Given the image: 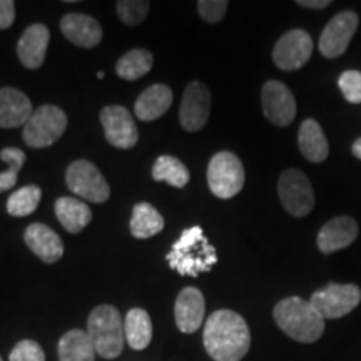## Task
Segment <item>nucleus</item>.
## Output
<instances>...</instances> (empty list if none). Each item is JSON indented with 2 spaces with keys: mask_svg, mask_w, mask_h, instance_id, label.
I'll list each match as a JSON object with an SVG mask.
<instances>
[{
  "mask_svg": "<svg viewBox=\"0 0 361 361\" xmlns=\"http://www.w3.org/2000/svg\"><path fill=\"white\" fill-rule=\"evenodd\" d=\"M202 341L214 361H241L251 348L250 326L236 311L218 310L206 319Z\"/></svg>",
  "mask_w": 361,
  "mask_h": 361,
  "instance_id": "obj_1",
  "label": "nucleus"
},
{
  "mask_svg": "<svg viewBox=\"0 0 361 361\" xmlns=\"http://www.w3.org/2000/svg\"><path fill=\"white\" fill-rule=\"evenodd\" d=\"M171 269L178 271L180 276L197 278L201 273H207L218 263L214 246L207 241L201 226L184 229L171 251L166 255Z\"/></svg>",
  "mask_w": 361,
  "mask_h": 361,
  "instance_id": "obj_2",
  "label": "nucleus"
},
{
  "mask_svg": "<svg viewBox=\"0 0 361 361\" xmlns=\"http://www.w3.org/2000/svg\"><path fill=\"white\" fill-rule=\"evenodd\" d=\"M273 318L279 329L298 343H314L323 336L324 319L310 301L298 296L284 298L274 306Z\"/></svg>",
  "mask_w": 361,
  "mask_h": 361,
  "instance_id": "obj_3",
  "label": "nucleus"
},
{
  "mask_svg": "<svg viewBox=\"0 0 361 361\" xmlns=\"http://www.w3.org/2000/svg\"><path fill=\"white\" fill-rule=\"evenodd\" d=\"M87 335L99 356L106 360L117 358L126 343L124 318L119 310L112 305L96 306L89 314Z\"/></svg>",
  "mask_w": 361,
  "mask_h": 361,
  "instance_id": "obj_4",
  "label": "nucleus"
},
{
  "mask_svg": "<svg viewBox=\"0 0 361 361\" xmlns=\"http://www.w3.org/2000/svg\"><path fill=\"white\" fill-rule=\"evenodd\" d=\"M67 129V116L61 107L44 104L24 126V142L32 149H42L56 144Z\"/></svg>",
  "mask_w": 361,
  "mask_h": 361,
  "instance_id": "obj_5",
  "label": "nucleus"
},
{
  "mask_svg": "<svg viewBox=\"0 0 361 361\" xmlns=\"http://www.w3.org/2000/svg\"><path fill=\"white\" fill-rule=\"evenodd\" d=\"M245 168L236 154L221 151L213 156L207 166V184L219 200H231L245 186Z\"/></svg>",
  "mask_w": 361,
  "mask_h": 361,
  "instance_id": "obj_6",
  "label": "nucleus"
},
{
  "mask_svg": "<svg viewBox=\"0 0 361 361\" xmlns=\"http://www.w3.org/2000/svg\"><path fill=\"white\" fill-rule=\"evenodd\" d=\"M66 184L72 192L89 202H106L111 196V188L96 166L85 159L71 162L66 171Z\"/></svg>",
  "mask_w": 361,
  "mask_h": 361,
  "instance_id": "obj_7",
  "label": "nucleus"
},
{
  "mask_svg": "<svg viewBox=\"0 0 361 361\" xmlns=\"http://www.w3.org/2000/svg\"><path fill=\"white\" fill-rule=\"evenodd\" d=\"M279 201L295 218H303L314 207V191L308 176L300 169H288L278 180Z\"/></svg>",
  "mask_w": 361,
  "mask_h": 361,
  "instance_id": "obj_8",
  "label": "nucleus"
},
{
  "mask_svg": "<svg viewBox=\"0 0 361 361\" xmlns=\"http://www.w3.org/2000/svg\"><path fill=\"white\" fill-rule=\"evenodd\" d=\"M361 301V290L356 284L331 283L314 291L310 303L323 319H338L351 313Z\"/></svg>",
  "mask_w": 361,
  "mask_h": 361,
  "instance_id": "obj_9",
  "label": "nucleus"
},
{
  "mask_svg": "<svg viewBox=\"0 0 361 361\" xmlns=\"http://www.w3.org/2000/svg\"><path fill=\"white\" fill-rule=\"evenodd\" d=\"M211 92L206 84L194 80L184 89L179 107V123L189 133L201 130L209 121Z\"/></svg>",
  "mask_w": 361,
  "mask_h": 361,
  "instance_id": "obj_10",
  "label": "nucleus"
},
{
  "mask_svg": "<svg viewBox=\"0 0 361 361\" xmlns=\"http://www.w3.org/2000/svg\"><path fill=\"white\" fill-rule=\"evenodd\" d=\"M313 54V39L306 30H290L278 40L273 49V61L283 71H298Z\"/></svg>",
  "mask_w": 361,
  "mask_h": 361,
  "instance_id": "obj_11",
  "label": "nucleus"
},
{
  "mask_svg": "<svg viewBox=\"0 0 361 361\" xmlns=\"http://www.w3.org/2000/svg\"><path fill=\"white\" fill-rule=\"evenodd\" d=\"M266 119L278 128H286L296 117V101L290 89L279 80H268L261 90Z\"/></svg>",
  "mask_w": 361,
  "mask_h": 361,
  "instance_id": "obj_12",
  "label": "nucleus"
},
{
  "mask_svg": "<svg viewBox=\"0 0 361 361\" xmlns=\"http://www.w3.org/2000/svg\"><path fill=\"white\" fill-rule=\"evenodd\" d=\"M101 124L107 142L117 149H133L139 141L134 117L123 106H107L101 111Z\"/></svg>",
  "mask_w": 361,
  "mask_h": 361,
  "instance_id": "obj_13",
  "label": "nucleus"
},
{
  "mask_svg": "<svg viewBox=\"0 0 361 361\" xmlns=\"http://www.w3.org/2000/svg\"><path fill=\"white\" fill-rule=\"evenodd\" d=\"M358 16L353 11L336 13L319 37V52L328 59H336L345 54L358 29Z\"/></svg>",
  "mask_w": 361,
  "mask_h": 361,
  "instance_id": "obj_14",
  "label": "nucleus"
},
{
  "mask_svg": "<svg viewBox=\"0 0 361 361\" xmlns=\"http://www.w3.org/2000/svg\"><path fill=\"white\" fill-rule=\"evenodd\" d=\"M206 301L197 288L188 286L179 293L174 303V319L180 333H196L204 322Z\"/></svg>",
  "mask_w": 361,
  "mask_h": 361,
  "instance_id": "obj_15",
  "label": "nucleus"
},
{
  "mask_svg": "<svg viewBox=\"0 0 361 361\" xmlns=\"http://www.w3.org/2000/svg\"><path fill=\"white\" fill-rule=\"evenodd\" d=\"M25 245L40 261L47 264L57 263L64 256V243L54 229L42 223H34L24 233Z\"/></svg>",
  "mask_w": 361,
  "mask_h": 361,
  "instance_id": "obj_16",
  "label": "nucleus"
},
{
  "mask_svg": "<svg viewBox=\"0 0 361 361\" xmlns=\"http://www.w3.org/2000/svg\"><path fill=\"white\" fill-rule=\"evenodd\" d=\"M49 42H51V32L47 25L32 24L27 27L17 44V56L22 66L32 71L39 69L45 61Z\"/></svg>",
  "mask_w": 361,
  "mask_h": 361,
  "instance_id": "obj_17",
  "label": "nucleus"
},
{
  "mask_svg": "<svg viewBox=\"0 0 361 361\" xmlns=\"http://www.w3.org/2000/svg\"><path fill=\"white\" fill-rule=\"evenodd\" d=\"M358 223L350 216H338L328 221L318 233V247L323 255L345 250L358 236Z\"/></svg>",
  "mask_w": 361,
  "mask_h": 361,
  "instance_id": "obj_18",
  "label": "nucleus"
},
{
  "mask_svg": "<svg viewBox=\"0 0 361 361\" xmlns=\"http://www.w3.org/2000/svg\"><path fill=\"white\" fill-rule=\"evenodd\" d=\"M64 37L74 45L92 49L102 40V27L94 17L85 13H67L61 20Z\"/></svg>",
  "mask_w": 361,
  "mask_h": 361,
  "instance_id": "obj_19",
  "label": "nucleus"
},
{
  "mask_svg": "<svg viewBox=\"0 0 361 361\" xmlns=\"http://www.w3.org/2000/svg\"><path fill=\"white\" fill-rule=\"evenodd\" d=\"M32 114V102L22 90L13 87L0 89V128H20L27 124Z\"/></svg>",
  "mask_w": 361,
  "mask_h": 361,
  "instance_id": "obj_20",
  "label": "nucleus"
},
{
  "mask_svg": "<svg viewBox=\"0 0 361 361\" xmlns=\"http://www.w3.org/2000/svg\"><path fill=\"white\" fill-rule=\"evenodd\" d=\"M173 104V90L164 84H154L147 87L137 97L134 106V114L141 121H156L169 111Z\"/></svg>",
  "mask_w": 361,
  "mask_h": 361,
  "instance_id": "obj_21",
  "label": "nucleus"
},
{
  "mask_svg": "<svg viewBox=\"0 0 361 361\" xmlns=\"http://www.w3.org/2000/svg\"><path fill=\"white\" fill-rule=\"evenodd\" d=\"M298 146L310 162H323L329 154V144L322 126L314 119H306L298 133Z\"/></svg>",
  "mask_w": 361,
  "mask_h": 361,
  "instance_id": "obj_22",
  "label": "nucleus"
},
{
  "mask_svg": "<svg viewBox=\"0 0 361 361\" xmlns=\"http://www.w3.org/2000/svg\"><path fill=\"white\" fill-rule=\"evenodd\" d=\"M56 216L66 231L78 234L82 231L92 219V211L85 202L75 197H59L56 201Z\"/></svg>",
  "mask_w": 361,
  "mask_h": 361,
  "instance_id": "obj_23",
  "label": "nucleus"
},
{
  "mask_svg": "<svg viewBox=\"0 0 361 361\" xmlns=\"http://www.w3.org/2000/svg\"><path fill=\"white\" fill-rule=\"evenodd\" d=\"M126 343L135 351H142L152 340V322L146 310L133 308L124 316Z\"/></svg>",
  "mask_w": 361,
  "mask_h": 361,
  "instance_id": "obj_24",
  "label": "nucleus"
},
{
  "mask_svg": "<svg viewBox=\"0 0 361 361\" xmlns=\"http://www.w3.org/2000/svg\"><path fill=\"white\" fill-rule=\"evenodd\" d=\"M59 361H96V350L87 331L71 329L59 340Z\"/></svg>",
  "mask_w": 361,
  "mask_h": 361,
  "instance_id": "obj_25",
  "label": "nucleus"
},
{
  "mask_svg": "<svg viewBox=\"0 0 361 361\" xmlns=\"http://www.w3.org/2000/svg\"><path fill=\"white\" fill-rule=\"evenodd\" d=\"M130 234L137 239H147L159 234L164 229V218L149 202H139L134 206L133 218L129 223Z\"/></svg>",
  "mask_w": 361,
  "mask_h": 361,
  "instance_id": "obj_26",
  "label": "nucleus"
},
{
  "mask_svg": "<svg viewBox=\"0 0 361 361\" xmlns=\"http://www.w3.org/2000/svg\"><path fill=\"white\" fill-rule=\"evenodd\" d=\"M152 178L157 183H168L169 186L183 189L188 186L191 173L183 161L174 156H161L157 157L152 168Z\"/></svg>",
  "mask_w": 361,
  "mask_h": 361,
  "instance_id": "obj_27",
  "label": "nucleus"
},
{
  "mask_svg": "<svg viewBox=\"0 0 361 361\" xmlns=\"http://www.w3.org/2000/svg\"><path fill=\"white\" fill-rule=\"evenodd\" d=\"M154 57L146 49H133L117 61L116 74L124 80H137L152 69Z\"/></svg>",
  "mask_w": 361,
  "mask_h": 361,
  "instance_id": "obj_28",
  "label": "nucleus"
},
{
  "mask_svg": "<svg viewBox=\"0 0 361 361\" xmlns=\"http://www.w3.org/2000/svg\"><path fill=\"white\" fill-rule=\"evenodd\" d=\"M40 197H42V191L35 184H29V186L17 189L8 197L7 213L13 216V218H24V216L32 214L39 207Z\"/></svg>",
  "mask_w": 361,
  "mask_h": 361,
  "instance_id": "obj_29",
  "label": "nucleus"
},
{
  "mask_svg": "<svg viewBox=\"0 0 361 361\" xmlns=\"http://www.w3.org/2000/svg\"><path fill=\"white\" fill-rule=\"evenodd\" d=\"M0 159L7 164V169L0 173V194H2L17 184V176L25 164V152L19 147H6L0 151Z\"/></svg>",
  "mask_w": 361,
  "mask_h": 361,
  "instance_id": "obj_30",
  "label": "nucleus"
},
{
  "mask_svg": "<svg viewBox=\"0 0 361 361\" xmlns=\"http://www.w3.org/2000/svg\"><path fill=\"white\" fill-rule=\"evenodd\" d=\"M151 4L147 0H119L116 4L117 16L126 25H139L147 17Z\"/></svg>",
  "mask_w": 361,
  "mask_h": 361,
  "instance_id": "obj_31",
  "label": "nucleus"
},
{
  "mask_svg": "<svg viewBox=\"0 0 361 361\" xmlns=\"http://www.w3.org/2000/svg\"><path fill=\"white\" fill-rule=\"evenodd\" d=\"M338 87L345 99L351 104L361 102V72L346 71L338 79Z\"/></svg>",
  "mask_w": 361,
  "mask_h": 361,
  "instance_id": "obj_32",
  "label": "nucleus"
},
{
  "mask_svg": "<svg viewBox=\"0 0 361 361\" xmlns=\"http://www.w3.org/2000/svg\"><path fill=\"white\" fill-rule=\"evenodd\" d=\"M8 361H45V353L37 341L22 340L13 346Z\"/></svg>",
  "mask_w": 361,
  "mask_h": 361,
  "instance_id": "obj_33",
  "label": "nucleus"
},
{
  "mask_svg": "<svg viewBox=\"0 0 361 361\" xmlns=\"http://www.w3.org/2000/svg\"><path fill=\"white\" fill-rule=\"evenodd\" d=\"M226 11H228L226 0H200L197 2V12L202 20L209 22V24H218L219 20H223Z\"/></svg>",
  "mask_w": 361,
  "mask_h": 361,
  "instance_id": "obj_34",
  "label": "nucleus"
},
{
  "mask_svg": "<svg viewBox=\"0 0 361 361\" xmlns=\"http://www.w3.org/2000/svg\"><path fill=\"white\" fill-rule=\"evenodd\" d=\"M16 20V2L0 0V30H6Z\"/></svg>",
  "mask_w": 361,
  "mask_h": 361,
  "instance_id": "obj_35",
  "label": "nucleus"
},
{
  "mask_svg": "<svg viewBox=\"0 0 361 361\" xmlns=\"http://www.w3.org/2000/svg\"><path fill=\"white\" fill-rule=\"evenodd\" d=\"M296 4L298 6L308 7V8H324L331 2H329V0H298Z\"/></svg>",
  "mask_w": 361,
  "mask_h": 361,
  "instance_id": "obj_36",
  "label": "nucleus"
},
{
  "mask_svg": "<svg viewBox=\"0 0 361 361\" xmlns=\"http://www.w3.org/2000/svg\"><path fill=\"white\" fill-rule=\"evenodd\" d=\"M351 152H353L355 157H358V159L361 161V137L356 139V141L353 142V147H351Z\"/></svg>",
  "mask_w": 361,
  "mask_h": 361,
  "instance_id": "obj_37",
  "label": "nucleus"
},
{
  "mask_svg": "<svg viewBox=\"0 0 361 361\" xmlns=\"http://www.w3.org/2000/svg\"><path fill=\"white\" fill-rule=\"evenodd\" d=\"M97 78H99V79H102V78H104V72H102V71H99V72H97Z\"/></svg>",
  "mask_w": 361,
  "mask_h": 361,
  "instance_id": "obj_38",
  "label": "nucleus"
},
{
  "mask_svg": "<svg viewBox=\"0 0 361 361\" xmlns=\"http://www.w3.org/2000/svg\"><path fill=\"white\" fill-rule=\"evenodd\" d=\"M0 361H4V360H2V356H0Z\"/></svg>",
  "mask_w": 361,
  "mask_h": 361,
  "instance_id": "obj_39",
  "label": "nucleus"
}]
</instances>
